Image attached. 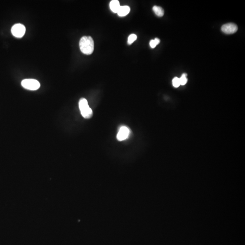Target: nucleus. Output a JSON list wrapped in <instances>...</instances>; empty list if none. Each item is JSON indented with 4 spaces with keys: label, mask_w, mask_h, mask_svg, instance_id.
<instances>
[{
    "label": "nucleus",
    "mask_w": 245,
    "mask_h": 245,
    "mask_svg": "<svg viewBox=\"0 0 245 245\" xmlns=\"http://www.w3.org/2000/svg\"><path fill=\"white\" fill-rule=\"evenodd\" d=\"M187 74L184 73L182 75L181 77L179 78L180 83L181 85H184L186 84L188 81V79L187 78Z\"/></svg>",
    "instance_id": "nucleus-11"
},
{
    "label": "nucleus",
    "mask_w": 245,
    "mask_h": 245,
    "mask_svg": "<svg viewBox=\"0 0 245 245\" xmlns=\"http://www.w3.org/2000/svg\"><path fill=\"white\" fill-rule=\"evenodd\" d=\"M80 47L83 53L87 55L92 54L94 50V42L91 36H84L80 41Z\"/></svg>",
    "instance_id": "nucleus-1"
},
{
    "label": "nucleus",
    "mask_w": 245,
    "mask_h": 245,
    "mask_svg": "<svg viewBox=\"0 0 245 245\" xmlns=\"http://www.w3.org/2000/svg\"><path fill=\"white\" fill-rule=\"evenodd\" d=\"M11 31L15 37L22 38L25 35L26 27L22 24H16L12 27Z\"/></svg>",
    "instance_id": "nucleus-4"
},
{
    "label": "nucleus",
    "mask_w": 245,
    "mask_h": 245,
    "mask_svg": "<svg viewBox=\"0 0 245 245\" xmlns=\"http://www.w3.org/2000/svg\"><path fill=\"white\" fill-rule=\"evenodd\" d=\"M120 3L118 0H113L110 2V8L114 13H117L120 8Z\"/></svg>",
    "instance_id": "nucleus-8"
},
{
    "label": "nucleus",
    "mask_w": 245,
    "mask_h": 245,
    "mask_svg": "<svg viewBox=\"0 0 245 245\" xmlns=\"http://www.w3.org/2000/svg\"><path fill=\"white\" fill-rule=\"evenodd\" d=\"M153 10L154 13H155V14L158 17H162L164 15V10L160 6H154L153 7Z\"/></svg>",
    "instance_id": "nucleus-9"
},
{
    "label": "nucleus",
    "mask_w": 245,
    "mask_h": 245,
    "mask_svg": "<svg viewBox=\"0 0 245 245\" xmlns=\"http://www.w3.org/2000/svg\"><path fill=\"white\" fill-rule=\"evenodd\" d=\"M23 87L30 90H36L40 87L39 81L34 79H25L22 81Z\"/></svg>",
    "instance_id": "nucleus-3"
},
{
    "label": "nucleus",
    "mask_w": 245,
    "mask_h": 245,
    "mask_svg": "<svg viewBox=\"0 0 245 245\" xmlns=\"http://www.w3.org/2000/svg\"><path fill=\"white\" fill-rule=\"evenodd\" d=\"M130 11V8L129 6H120L117 13L119 17H124L125 15H127Z\"/></svg>",
    "instance_id": "nucleus-7"
},
{
    "label": "nucleus",
    "mask_w": 245,
    "mask_h": 245,
    "mask_svg": "<svg viewBox=\"0 0 245 245\" xmlns=\"http://www.w3.org/2000/svg\"><path fill=\"white\" fill-rule=\"evenodd\" d=\"M130 133V130L127 127L122 126L119 128L117 135V140L119 141H124L128 137Z\"/></svg>",
    "instance_id": "nucleus-6"
},
{
    "label": "nucleus",
    "mask_w": 245,
    "mask_h": 245,
    "mask_svg": "<svg viewBox=\"0 0 245 245\" xmlns=\"http://www.w3.org/2000/svg\"><path fill=\"white\" fill-rule=\"evenodd\" d=\"M79 106L81 115L84 118L89 119L92 116V110L89 106L87 101L85 98H82L80 100Z\"/></svg>",
    "instance_id": "nucleus-2"
},
{
    "label": "nucleus",
    "mask_w": 245,
    "mask_h": 245,
    "mask_svg": "<svg viewBox=\"0 0 245 245\" xmlns=\"http://www.w3.org/2000/svg\"><path fill=\"white\" fill-rule=\"evenodd\" d=\"M172 84L173 86L175 88L179 87L181 85L180 83L179 78L175 77L172 80Z\"/></svg>",
    "instance_id": "nucleus-13"
},
{
    "label": "nucleus",
    "mask_w": 245,
    "mask_h": 245,
    "mask_svg": "<svg viewBox=\"0 0 245 245\" xmlns=\"http://www.w3.org/2000/svg\"><path fill=\"white\" fill-rule=\"evenodd\" d=\"M221 30L225 34H233L237 32L238 30V27L235 24L229 23L223 25L221 28Z\"/></svg>",
    "instance_id": "nucleus-5"
},
{
    "label": "nucleus",
    "mask_w": 245,
    "mask_h": 245,
    "mask_svg": "<svg viewBox=\"0 0 245 245\" xmlns=\"http://www.w3.org/2000/svg\"><path fill=\"white\" fill-rule=\"evenodd\" d=\"M137 36L135 34H132L128 36V45H131L135 40H136Z\"/></svg>",
    "instance_id": "nucleus-12"
},
{
    "label": "nucleus",
    "mask_w": 245,
    "mask_h": 245,
    "mask_svg": "<svg viewBox=\"0 0 245 245\" xmlns=\"http://www.w3.org/2000/svg\"><path fill=\"white\" fill-rule=\"evenodd\" d=\"M160 42V40L158 38H155L154 40H150L149 42L150 46L152 48H154L158 44H159Z\"/></svg>",
    "instance_id": "nucleus-10"
}]
</instances>
